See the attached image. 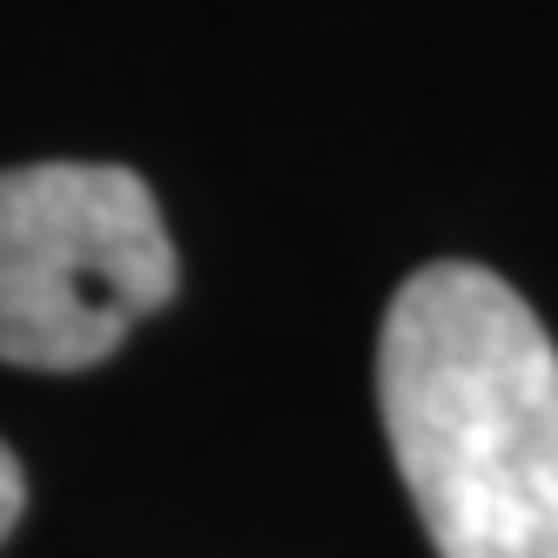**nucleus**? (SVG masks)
Listing matches in <instances>:
<instances>
[{
	"label": "nucleus",
	"instance_id": "obj_3",
	"mask_svg": "<svg viewBox=\"0 0 558 558\" xmlns=\"http://www.w3.org/2000/svg\"><path fill=\"white\" fill-rule=\"evenodd\" d=\"M21 505H27V471H21V458H14L8 445H0V545H8Z\"/></svg>",
	"mask_w": 558,
	"mask_h": 558
},
{
	"label": "nucleus",
	"instance_id": "obj_2",
	"mask_svg": "<svg viewBox=\"0 0 558 558\" xmlns=\"http://www.w3.org/2000/svg\"><path fill=\"white\" fill-rule=\"evenodd\" d=\"M175 296V243L135 169H0V364L88 371Z\"/></svg>",
	"mask_w": 558,
	"mask_h": 558
},
{
	"label": "nucleus",
	"instance_id": "obj_1",
	"mask_svg": "<svg viewBox=\"0 0 558 558\" xmlns=\"http://www.w3.org/2000/svg\"><path fill=\"white\" fill-rule=\"evenodd\" d=\"M384 437L437 558H558V350L477 263H424L377 337Z\"/></svg>",
	"mask_w": 558,
	"mask_h": 558
}]
</instances>
